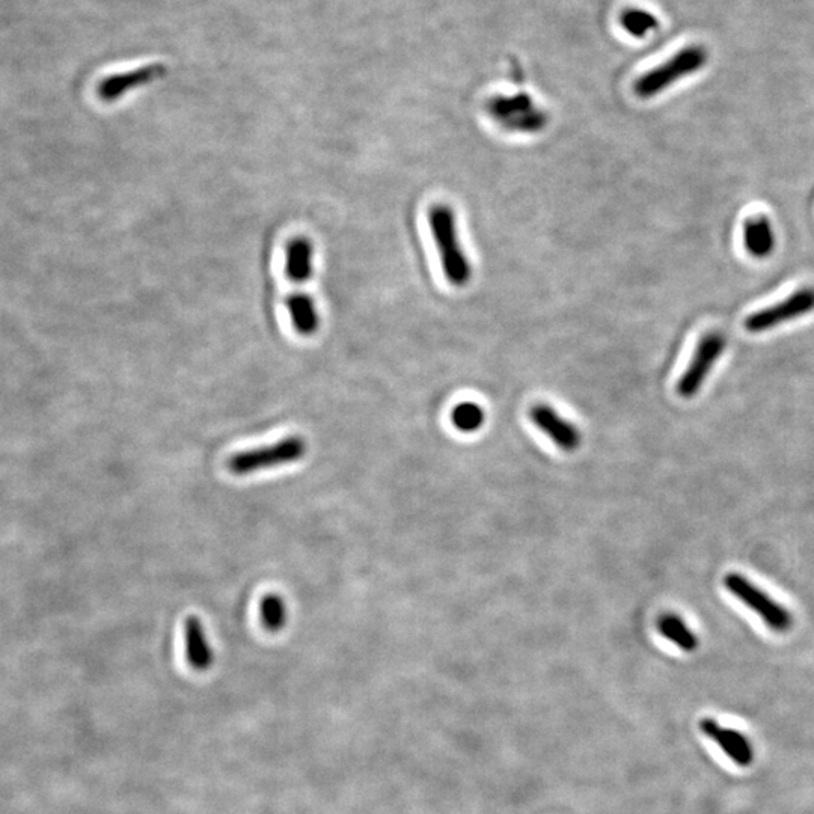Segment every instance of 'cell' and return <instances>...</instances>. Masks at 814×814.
Returning a JSON list of instances; mask_svg holds the SVG:
<instances>
[{
  "mask_svg": "<svg viewBox=\"0 0 814 814\" xmlns=\"http://www.w3.org/2000/svg\"><path fill=\"white\" fill-rule=\"evenodd\" d=\"M745 248L753 257L768 258L774 252L777 239H775L774 228L768 218L748 219L744 228Z\"/></svg>",
  "mask_w": 814,
  "mask_h": 814,
  "instance_id": "7c38bea8",
  "label": "cell"
},
{
  "mask_svg": "<svg viewBox=\"0 0 814 814\" xmlns=\"http://www.w3.org/2000/svg\"><path fill=\"white\" fill-rule=\"evenodd\" d=\"M287 307L291 322L300 334H313L316 331L319 320H317L316 307L310 296L294 294L288 299Z\"/></svg>",
  "mask_w": 814,
  "mask_h": 814,
  "instance_id": "5bb4252c",
  "label": "cell"
},
{
  "mask_svg": "<svg viewBox=\"0 0 814 814\" xmlns=\"http://www.w3.org/2000/svg\"><path fill=\"white\" fill-rule=\"evenodd\" d=\"M701 732L709 736L715 744L720 745L721 750L739 766H748L753 762L754 754L750 741L742 733L733 729L721 726L717 721L706 720L700 723Z\"/></svg>",
  "mask_w": 814,
  "mask_h": 814,
  "instance_id": "9c48e42d",
  "label": "cell"
},
{
  "mask_svg": "<svg viewBox=\"0 0 814 814\" xmlns=\"http://www.w3.org/2000/svg\"><path fill=\"white\" fill-rule=\"evenodd\" d=\"M486 112L501 129L536 135L548 126L549 118L527 94L498 95L487 101Z\"/></svg>",
  "mask_w": 814,
  "mask_h": 814,
  "instance_id": "7a4b0ae2",
  "label": "cell"
},
{
  "mask_svg": "<svg viewBox=\"0 0 814 814\" xmlns=\"http://www.w3.org/2000/svg\"><path fill=\"white\" fill-rule=\"evenodd\" d=\"M307 441L302 436H287L276 444L240 451L228 459V469L234 475H249L264 469L278 468L299 462L307 454Z\"/></svg>",
  "mask_w": 814,
  "mask_h": 814,
  "instance_id": "3957f363",
  "label": "cell"
},
{
  "mask_svg": "<svg viewBox=\"0 0 814 814\" xmlns=\"http://www.w3.org/2000/svg\"><path fill=\"white\" fill-rule=\"evenodd\" d=\"M454 427L463 433H474L481 429L486 420L483 407L474 401H462L451 412Z\"/></svg>",
  "mask_w": 814,
  "mask_h": 814,
  "instance_id": "e0dca14e",
  "label": "cell"
},
{
  "mask_svg": "<svg viewBox=\"0 0 814 814\" xmlns=\"http://www.w3.org/2000/svg\"><path fill=\"white\" fill-rule=\"evenodd\" d=\"M727 590L741 600L747 608L762 619V622L777 634H786L793 628V616L781 603L775 602L769 594L760 590L750 579L739 573H729L724 578Z\"/></svg>",
  "mask_w": 814,
  "mask_h": 814,
  "instance_id": "5b68a950",
  "label": "cell"
},
{
  "mask_svg": "<svg viewBox=\"0 0 814 814\" xmlns=\"http://www.w3.org/2000/svg\"><path fill=\"white\" fill-rule=\"evenodd\" d=\"M727 347V338L721 332H710L704 335L695 349L685 373L677 382V394L682 398H692L698 394L701 386L709 377Z\"/></svg>",
  "mask_w": 814,
  "mask_h": 814,
  "instance_id": "52a82bcc",
  "label": "cell"
},
{
  "mask_svg": "<svg viewBox=\"0 0 814 814\" xmlns=\"http://www.w3.org/2000/svg\"><path fill=\"white\" fill-rule=\"evenodd\" d=\"M261 623L269 632H279L287 625V603L279 594H266L260 603Z\"/></svg>",
  "mask_w": 814,
  "mask_h": 814,
  "instance_id": "2e32d148",
  "label": "cell"
},
{
  "mask_svg": "<svg viewBox=\"0 0 814 814\" xmlns=\"http://www.w3.org/2000/svg\"><path fill=\"white\" fill-rule=\"evenodd\" d=\"M427 219L445 279L454 288H465L474 272L460 240L456 212L448 204L439 202L430 207Z\"/></svg>",
  "mask_w": 814,
  "mask_h": 814,
  "instance_id": "6da1fadb",
  "label": "cell"
},
{
  "mask_svg": "<svg viewBox=\"0 0 814 814\" xmlns=\"http://www.w3.org/2000/svg\"><path fill=\"white\" fill-rule=\"evenodd\" d=\"M184 644L187 662L193 670L204 673L212 668L215 653L207 640L206 629L198 617H189L184 622Z\"/></svg>",
  "mask_w": 814,
  "mask_h": 814,
  "instance_id": "8fae6325",
  "label": "cell"
},
{
  "mask_svg": "<svg viewBox=\"0 0 814 814\" xmlns=\"http://www.w3.org/2000/svg\"><path fill=\"white\" fill-rule=\"evenodd\" d=\"M814 311V287H804L790 294L783 302L775 303L765 310L751 314L744 326L751 334H762L771 331L784 323L793 322L808 316Z\"/></svg>",
  "mask_w": 814,
  "mask_h": 814,
  "instance_id": "8992f818",
  "label": "cell"
},
{
  "mask_svg": "<svg viewBox=\"0 0 814 814\" xmlns=\"http://www.w3.org/2000/svg\"><path fill=\"white\" fill-rule=\"evenodd\" d=\"M707 62V52L700 46L686 47L673 58L665 61L635 82V94L640 98H652L679 82L683 77L697 73Z\"/></svg>",
  "mask_w": 814,
  "mask_h": 814,
  "instance_id": "277c9868",
  "label": "cell"
},
{
  "mask_svg": "<svg viewBox=\"0 0 814 814\" xmlns=\"http://www.w3.org/2000/svg\"><path fill=\"white\" fill-rule=\"evenodd\" d=\"M658 629L662 637L676 644L683 652L691 653L698 649V638L685 620L677 614H664L659 617Z\"/></svg>",
  "mask_w": 814,
  "mask_h": 814,
  "instance_id": "4fadbf2b",
  "label": "cell"
},
{
  "mask_svg": "<svg viewBox=\"0 0 814 814\" xmlns=\"http://www.w3.org/2000/svg\"><path fill=\"white\" fill-rule=\"evenodd\" d=\"M163 73H165V70H163L162 65H148V67L141 68V70L106 77L97 85L98 98L103 101L117 100L121 95L129 92L130 89L145 85V83L151 82L156 77L162 76Z\"/></svg>",
  "mask_w": 814,
  "mask_h": 814,
  "instance_id": "30bf717a",
  "label": "cell"
},
{
  "mask_svg": "<svg viewBox=\"0 0 814 814\" xmlns=\"http://www.w3.org/2000/svg\"><path fill=\"white\" fill-rule=\"evenodd\" d=\"M530 420L540 432L545 433L560 450L572 453L581 445V432L575 424L561 417L554 407L540 403L531 407Z\"/></svg>",
  "mask_w": 814,
  "mask_h": 814,
  "instance_id": "ba28073f",
  "label": "cell"
},
{
  "mask_svg": "<svg viewBox=\"0 0 814 814\" xmlns=\"http://www.w3.org/2000/svg\"><path fill=\"white\" fill-rule=\"evenodd\" d=\"M623 28L637 38L646 37L659 26L658 19L647 11L629 10L622 17Z\"/></svg>",
  "mask_w": 814,
  "mask_h": 814,
  "instance_id": "ac0fdd59",
  "label": "cell"
},
{
  "mask_svg": "<svg viewBox=\"0 0 814 814\" xmlns=\"http://www.w3.org/2000/svg\"><path fill=\"white\" fill-rule=\"evenodd\" d=\"M313 269V248L303 239L294 240L288 248L287 273L294 281L310 278Z\"/></svg>",
  "mask_w": 814,
  "mask_h": 814,
  "instance_id": "9a60e30c",
  "label": "cell"
}]
</instances>
